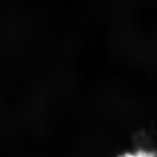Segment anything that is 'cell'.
Here are the masks:
<instances>
[{"instance_id": "obj_1", "label": "cell", "mask_w": 157, "mask_h": 157, "mask_svg": "<svg viewBox=\"0 0 157 157\" xmlns=\"http://www.w3.org/2000/svg\"><path fill=\"white\" fill-rule=\"evenodd\" d=\"M118 157H157V153L151 150L140 149L132 151H127Z\"/></svg>"}]
</instances>
